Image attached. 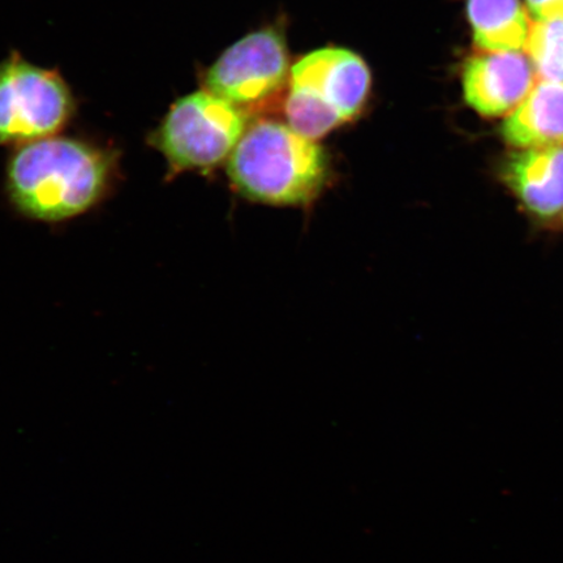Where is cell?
Returning <instances> with one entry per match:
<instances>
[{
	"label": "cell",
	"mask_w": 563,
	"mask_h": 563,
	"mask_svg": "<svg viewBox=\"0 0 563 563\" xmlns=\"http://www.w3.org/2000/svg\"><path fill=\"white\" fill-rule=\"evenodd\" d=\"M228 175L245 199L274 207H305L321 194L328 162L314 140L290 125L264 121L245 130L228 159Z\"/></svg>",
	"instance_id": "2"
},
{
	"label": "cell",
	"mask_w": 563,
	"mask_h": 563,
	"mask_svg": "<svg viewBox=\"0 0 563 563\" xmlns=\"http://www.w3.org/2000/svg\"><path fill=\"white\" fill-rule=\"evenodd\" d=\"M115 159L87 141L52 136L20 145L5 170V191L20 214L59 223L98 206L114 180Z\"/></svg>",
	"instance_id": "1"
},
{
	"label": "cell",
	"mask_w": 563,
	"mask_h": 563,
	"mask_svg": "<svg viewBox=\"0 0 563 563\" xmlns=\"http://www.w3.org/2000/svg\"><path fill=\"white\" fill-rule=\"evenodd\" d=\"M371 73L361 56L346 48H321L291 69L286 101L288 125L311 140L327 136L362 110Z\"/></svg>",
	"instance_id": "3"
},
{
	"label": "cell",
	"mask_w": 563,
	"mask_h": 563,
	"mask_svg": "<svg viewBox=\"0 0 563 563\" xmlns=\"http://www.w3.org/2000/svg\"><path fill=\"white\" fill-rule=\"evenodd\" d=\"M62 77L13 54L0 63V146L55 136L74 114Z\"/></svg>",
	"instance_id": "5"
},
{
	"label": "cell",
	"mask_w": 563,
	"mask_h": 563,
	"mask_svg": "<svg viewBox=\"0 0 563 563\" xmlns=\"http://www.w3.org/2000/svg\"><path fill=\"white\" fill-rule=\"evenodd\" d=\"M527 10L534 21L563 20V0H527Z\"/></svg>",
	"instance_id": "12"
},
{
	"label": "cell",
	"mask_w": 563,
	"mask_h": 563,
	"mask_svg": "<svg viewBox=\"0 0 563 563\" xmlns=\"http://www.w3.org/2000/svg\"><path fill=\"white\" fill-rule=\"evenodd\" d=\"M287 47L274 30L246 35L224 52L206 76V88L242 109L264 102L284 86Z\"/></svg>",
	"instance_id": "6"
},
{
	"label": "cell",
	"mask_w": 563,
	"mask_h": 563,
	"mask_svg": "<svg viewBox=\"0 0 563 563\" xmlns=\"http://www.w3.org/2000/svg\"><path fill=\"white\" fill-rule=\"evenodd\" d=\"M503 137L519 150L563 145V84L540 80L503 124Z\"/></svg>",
	"instance_id": "9"
},
{
	"label": "cell",
	"mask_w": 563,
	"mask_h": 563,
	"mask_svg": "<svg viewBox=\"0 0 563 563\" xmlns=\"http://www.w3.org/2000/svg\"><path fill=\"white\" fill-rule=\"evenodd\" d=\"M532 63L519 52H482L463 69V93L478 114L498 118L509 114L534 87Z\"/></svg>",
	"instance_id": "7"
},
{
	"label": "cell",
	"mask_w": 563,
	"mask_h": 563,
	"mask_svg": "<svg viewBox=\"0 0 563 563\" xmlns=\"http://www.w3.org/2000/svg\"><path fill=\"white\" fill-rule=\"evenodd\" d=\"M525 48L540 80L563 84V20L533 21Z\"/></svg>",
	"instance_id": "11"
},
{
	"label": "cell",
	"mask_w": 563,
	"mask_h": 563,
	"mask_svg": "<svg viewBox=\"0 0 563 563\" xmlns=\"http://www.w3.org/2000/svg\"><path fill=\"white\" fill-rule=\"evenodd\" d=\"M245 130L242 109L206 89L176 101L151 143L165 157L170 178L207 174L230 158Z\"/></svg>",
	"instance_id": "4"
},
{
	"label": "cell",
	"mask_w": 563,
	"mask_h": 563,
	"mask_svg": "<svg viewBox=\"0 0 563 563\" xmlns=\"http://www.w3.org/2000/svg\"><path fill=\"white\" fill-rule=\"evenodd\" d=\"M467 15L482 52H519L531 24L520 0H468Z\"/></svg>",
	"instance_id": "10"
},
{
	"label": "cell",
	"mask_w": 563,
	"mask_h": 563,
	"mask_svg": "<svg viewBox=\"0 0 563 563\" xmlns=\"http://www.w3.org/2000/svg\"><path fill=\"white\" fill-rule=\"evenodd\" d=\"M503 179L534 217L549 220L563 213V145L511 154Z\"/></svg>",
	"instance_id": "8"
}]
</instances>
